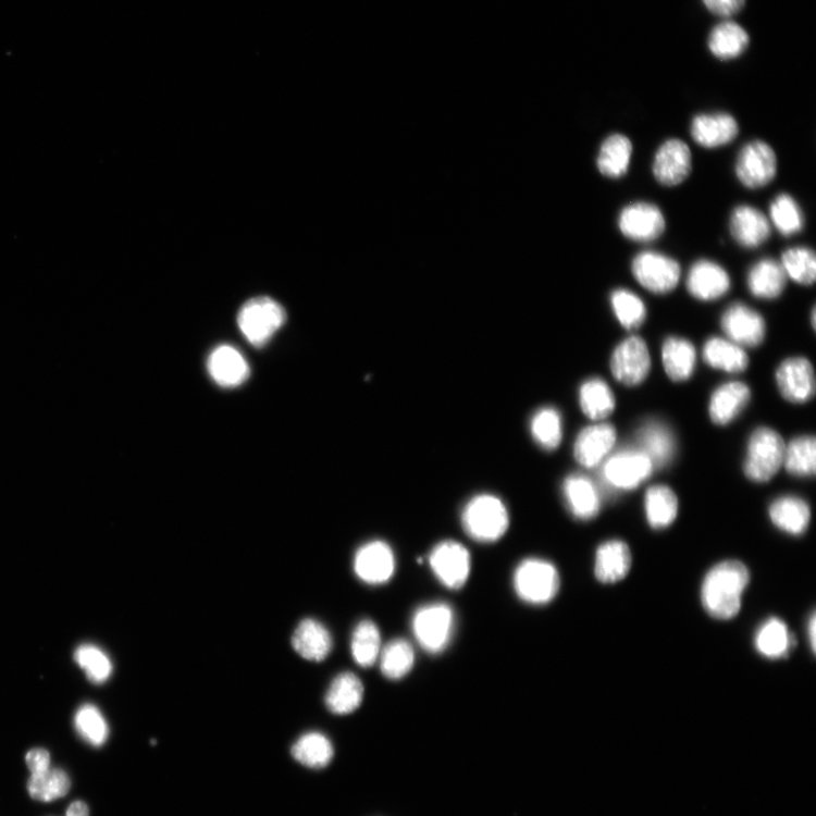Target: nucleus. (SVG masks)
<instances>
[{
  "mask_svg": "<svg viewBox=\"0 0 816 816\" xmlns=\"http://www.w3.org/2000/svg\"><path fill=\"white\" fill-rule=\"evenodd\" d=\"M749 582L750 574L744 564L729 560L717 565L707 573L702 585L705 610L717 619L737 617Z\"/></svg>",
  "mask_w": 816,
  "mask_h": 816,
  "instance_id": "1",
  "label": "nucleus"
},
{
  "mask_svg": "<svg viewBox=\"0 0 816 816\" xmlns=\"http://www.w3.org/2000/svg\"><path fill=\"white\" fill-rule=\"evenodd\" d=\"M461 523L473 540L493 543L506 534L509 528V514L500 498L482 494L467 504L461 514Z\"/></svg>",
  "mask_w": 816,
  "mask_h": 816,
  "instance_id": "2",
  "label": "nucleus"
},
{
  "mask_svg": "<svg viewBox=\"0 0 816 816\" xmlns=\"http://www.w3.org/2000/svg\"><path fill=\"white\" fill-rule=\"evenodd\" d=\"M559 588L558 570L547 560L529 558L515 570V592L529 605L543 606L552 603Z\"/></svg>",
  "mask_w": 816,
  "mask_h": 816,
  "instance_id": "3",
  "label": "nucleus"
},
{
  "mask_svg": "<svg viewBox=\"0 0 816 816\" xmlns=\"http://www.w3.org/2000/svg\"><path fill=\"white\" fill-rule=\"evenodd\" d=\"M286 321L284 308L270 297L261 296L245 304L237 316L243 336L256 347L264 346Z\"/></svg>",
  "mask_w": 816,
  "mask_h": 816,
  "instance_id": "4",
  "label": "nucleus"
},
{
  "mask_svg": "<svg viewBox=\"0 0 816 816\" xmlns=\"http://www.w3.org/2000/svg\"><path fill=\"white\" fill-rule=\"evenodd\" d=\"M786 445L781 435L769 428H758L749 442L745 474L754 482H768L783 465Z\"/></svg>",
  "mask_w": 816,
  "mask_h": 816,
  "instance_id": "5",
  "label": "nucleus"
},
{
  "mask_svg": "<svg viewBox=\"0 0 816 816\" xmlns=\"http://www.w3.org/2000/svg\"><path fill=\"white\" fill-rule=\"evenodd\" d=\"M455 615L453 609L443 603L420 607L412 618V631L420 646L438 655L450 643L454 634Z\"/></svg>",
  "mask_w": 816,
  "mask_h": 816,
  "instance_id": "6",
  "label": "nucleus"
},
{
  "mask_svg": "<svg viewBox=\"0 0 816 816\" xmlns=\"http://www.w3.org/2000/svg\"><path fill=\"white\" fill-rule=\"evenodd\" d=\"M737 176L750 189H757L770 184L778 171L775 150L765 141L754 140L746 144L737 159Z\"/></svg>",
  "mask_w": 816,
  "mask_h": 816,
  "instance_id": "7",
  "label": "nucleus"
},
{
  "mask_svg": "<svg viewBox=\"0 0 816 816\" xmlns=\"http://www.w3.org/2000/svg\"><path fill=\"white\" fill-rule=\"evenodd\" d=\"M429 564L435 578L450 590L465 586L471 574L469 551L453 540L438 543L430 553Z\"/></svg>",
  "mask_w": 816,
  "mask_h": 816,
  "instance_id": "8",
  "label": "nucleus"
},
{
  "mask_svg": "<svg viewBox=\"0 0 816 816\" xmlns=\"http://www.w3.org/2000/svg\"><path fill=\"white\" fill-rule=\"evenodd\" d=\"M632 272L645 289L660 295L672 292L680 280L679 263L655 251H644L638 255L632 262Z\"/></svg>",
  "mask_w": 816,
  "mask_h": 816,
  "instance_id": "9",
  "label": "nucleus"
},
{
  "mask_svg": "<svg viewBox=\"0 0 816 816\" xmlns=\"http://www.w3.org/2000/svg\"><path fill=\"white\" fill-rule=\"evenodd\" d=\"M621 234L639 243L658 239L666 230L663 211L650 202H634L626 206L618 218Z\"/></svg>",
  "mask_w": 816,
  "mask_h": 816,
  "instance_id": "10",
  "label": "nucleus"
},
{
  "mask_svg": "<svg viewBox=\"0 0 816 816\" xmlns=\"http://www.w3.org/2000/svg\"><path fill=\"white\" fill-rule=\"evenodd\" d=\"M610 367L622 385L633 387L643 383L651 368L645 342L638 336L621 342L613 353Z\"/></svg>",
  "mask_w": 816,
  "mask_h": 816,
  "instance_id": "11",
  "label": "nucleus"
},
{
  "mask_svg": "<svg viewBox=\"0 0 816 816\" xmlns=\"http://www.w3.org/2000/svg\"><path fill=\"white\" fill-rule=\"evenodd\" d=\"M396 559L388 543L371 541L357 552L354 558V571L369 585H381L390 582L395 574Z\"/></svg>",
  "mask_w": 816,
  "mask_h": 816,
  "instance_id": "12",
  "label": "nucleus"
},
{
  "mask_svg": "<svg viewBox=\"0 0 816 816\" xmlns=\"http://www.w3.org/2000/svg\"><path fill=\"white\" fill-rule=\"evenodd\" d=\"M650 458L641 450H625L611 456L604 466L605 481L619 490H632L643 483L652 473Z\"/></svg>",
  "mask_w": 816,
  "mask_h": 816,
  "instance_id": "13",
  "label": "nucleus"
},
{
  "mask_svg": "<svg viewBox=\"0 0 816 816\" xmlns=\"http://www.w3.org/2000/svg\"><path fill=\"white\" fill-rule=\"evenodd\" d=\"M692 172V152L679 139H669L658 149L653 160V175L658 183L672 187L687 181Z\"/></svg>",
  "mask_w": 816,
  "mask_h": 816,
  "instance_id": "14",
  "label": "nucleus"
},
{
  "mask_svg": "<svg viewBox=\"0 0 816 816\" xmlns=\"http://www.w3.org/2000/svg\"><path fill=\"white\" fill-rule=\"evenodd\" d=\"M721 326L728 338L741 347H756L766 337L764 317L743 304H733L725 311Z\"/></svg>",
  "mask_w": 816,
  "mask_h": 816,
  "instance_id": "15",
  "label": "nucleus"
},
{
  "mask_svg": "<svg viewBox=\"0 0 816 816\" xmlns=\"http://www.w3.org/2000/svg\"><path fill=\"white\" fill-rule=\"evenodd\" d=\"M777 384L784 399L801 404L815 394V375L811 362L804 358L788 359L777 370Z\"/></svg>",
  "mask_w": 816,
  "mask_h": 816,
  "instance_id": "16",
  "label": "nucleus"
},
{
  "mask_svg": "<svg viewBox=\"0 0 816 816\" xmlns=\"http://www.w3.org/2000/svg\"><path fill=\"white\" fill-rule=\"evenodd\" d=\"M729 228L732 238L745 249L761 247L771 235V225L765 213L746 205L732 210Z\"/></svg>",
  "mask_w": 816,
  "mask_h": 816,
  "instance_id": "17",
  "label": "nucleus"
},
{
  "mask_svg": "<svg viewBox=\"0 0 816 816\" xmlns=\"http://www.w3.org/2000/svg\"><path fill=\"white\" fill-rule=\"evenodd\" d=\"M687 285L690 294L700 301H715L728 293L730 277L719 263L701 259L691 267Z\"/></svg>",
  "mask_w": 816,
  "mask_h": 816,
  "instance_id": "18",
  "label": "nucleus"
},
{
  "mask_svg": "<svg viewBox=\"0 0 816 816\" xmlns=\"http://www.w3.org/2000/svg\"><path fill=\"white\" fill-rule=\"evenodd\" d=\"M740 126L728 113L698 114L691 124L693 140L706 149H716L738 138Z\"/></svg>",
  "mask_w": 816,
  "mask_h": 816,
  "instance_id": "19",
  "label": "nucleus"
},
{
  "mask_svg": "<svg viewBox=\"0 0 816 816\" xmlns=\"http://www.w3.org/2000/svg\"><path fill=\"white\" fill-rule=\"evenodd\" d=\"M208 371L214 383L224 388L238 387L250 376L247 359L231 345L218 346L211 351Z\"/></svg>",
  "mask_w": 816,
  "mask_h": 816,
  "instance_id": "20",
  "label": "nucleus"
},
{
  "mask_svg": "<svg viewBox=\"0 0 816 816\" xmlns=\"http://www.w3.org/2000/svg\"><path fill=\"white\" fill-rule=\"evenodd\" d=\"M616 443V430L611 424L588 426L578 435L574 456L580 465L593 469L608 456Z\"/></svg>",
  "mask_w": 816,
  "mask_h": 816,
  "instance_id": "21",
  "label": "nucleus"
},
{
  "mask_svg": "<svg viewBox=\"0 0 816 816\" xmlns=\"http://www.w3.org/2000/svg\"><path fill=\"white\" fill-rule=\"evenodd\" d=\"M292 644L297 655L314 663L323 662L333 648V639L329 630L314 619H305L298 623Z\"/></svg>",
  "mask_w": 816,
  "mask_h": 816,
  "instance_id": "22",
  "label": "nucleus"
},
{
  "mask_svg": "<svg viewBox=\"0 0 816 816\" xmlns=\"http://www.w3.org/2000/svg\"><path fill=\"white\" fill-rule=\"evenodd\" d=\"M562 492L568 508L577 519L589 521L601 511V494L589 478L569 475L564 482Z\"/></svg>",
  "mask_w": 816,
  "mask_h": 816,
  "instance_id": "23",
  "label": "nucleus"
},
{
  "mask_svg": "<svg viewBox=\"0 0 816 816\" xmlns=\"http://www.w3.org/2000/svg\"><path fill=\"white\" fill-rule=\"evenodd\" d=\"M640 450L645 454L653 468H665L672 460L676 450L671 430L659 421L646 422L638 432Z\"/></svg>",
  "mask_w": 816,
  "mask_h": 816,
  "instance_id": "24",
  "label": "nucleus"
},
{
  "mask_svg": "<svg viewBox=\"0 0 816 816\" xmlns=\"http://www.w3.org/2000/svg\"><path fill=\"white\" fill-rule=\"evenodd\" d=\"M632 566L631 551L622 541L602 544L596 552L595 576L603 583H616L628 577Z\"/></svg>",
  "mask_w": 816,
  "mask_h": 816,
  "instance_id": "25",
  "label": "nucleus"
},
{
  "mask_svg": "<svg viewBox=\"0 0 816 816\" xmlns=\"http://www.w3.org/2000/svg\"><path fill=\"white\" fill-rule=\"evenodd\" d=\"M633 153L628 136L615 133L603 143L596 158V168L604 176L618 180L628 174Z\"/></svg>",
  "mask_w": 816,
  "mask_h": 816,
  "instance_id": "26",
  "label": "nucleus"
},
{
  "mask_svg": "<svg viewBox=\"0 0 816 816\" xmlns=\"http://www.w3.org/2000/svg\"><path fill=\"white\" fill-rule=\"evenodd\" d=\"M751 399L750 388L739 381L719 387L713 395L709 412L715 424L727 425L737 419Z\"/></svg>",
  "mask_w": 816,
  "mask_h": 816,
  "instance_id": "27",
  "label": "nucleus"
},
{
  "mask_svg": "<svg viewBox=\"0 0 816 816\" xmlns=\"http://www.w3.org/2000/svg\"><path fill=\"white\" fill-rule=\"evenodd\" d=\"M714 57L720 61L737 60L750 46V36L742 25L731 20L717 24L707 39Z\"/></svg>",
  "mask_w": 816,
  "mask_h": 816,
  "instance_id": "28",
  "label": "nucleus"
},
{
  "mask_svg": "<svg viewBox=\"0 0 816 816\" xmlns=\"http://www.w3.org/2000/svg\"><path fill=\"white\" fill-rule=\"evenodd\" d=\"M364 688L357 675L343 672L338 675L326 692L325 705L338 716L349 715L359 709L363 702Z\"/></svg>",
  "mask_w": 816,
  "mask_h": 816,
  "instance_id": "29",
  "label": "nucleus"
},
{
  "mask_svg": "<svg viewBox=\"0 0 816 816\" xmlns=\"http://www.w3.org/2000/svg\"><path fill=\"white\" fill-rule=\"evenodd\" d=\"M787 275L780 262L771 258L757 261L749 271L747 286L757 298L775 299L784 290Z\"/></svg>",
  "mask_w": 816,
  "mask_h": 816,
  "instance_id": "30",
  "label": "nucleus"
},
{
  "mask_svg": "<svg viewBox=\"0 0 816 816\" xmlns=\"http://www.w3.org/2000/svg\"><path fill=\"white\" fill-rule=\"evenodd\" d=\"M703 358L710 367L731 373L743 372L749 367V357L743 347L718 337L706 342Z\"/></svg>",
  "mask_w": 816,
  "mask_h": 816,
  "instance_id": "31",
  "label": "nucleus"
},
{
  "mask_svg": "<svg viewBox=\"0 0 816 816\" xmlns=\"http://www.w3.org/2000/svg\"><path fill=\"white\" fill-rule=\"evenodd\" d=\"M663 362L671 380L676 383L687 381L695 369L696 350L689 341L670 337L664 344Z\"/></svg>",
  "mask_w": 816,
  "mask_h": 816,
  "instance_id": "32",
  "label": "nucleus"
},
{
  "mask_svg": "<svg viewBox=\"0 0 816 816\" xmlns=\"http://www.w3.org/2000/svg\"><path fill=\"white\" fill-rule=\"evenodd\" d=\"M770 517L780 530L800 535L804 533L809 524L811 511L808 505L792 496L781 497L770 507Z\"/></svg>",
  "mask_w": 816,
  "mask_h": 816,
  "instance_id": "33",
  "label": "nucleus"
},
{
  "mask_svg": "<svg viewBox=\"0 0 816 816\" xmlns=\"http://www.w3.org/2000/svg\"><path fill=\"white\" fill-rule=\"evenodd\" d=\"M580 404L584 415L595 421L611 416L616 406L610 387L598 378L590 379L582 385Z\"/></svg>",
  "mask_w": 816,
  "mask_h": 816,
  "instance_id": "34",
  "label": "nucleus"
},
{
  "mask_svg": "<svg viewBox=\"0 0 816 816\" xmlns=\"http://www.w3.org/2000/svg\"><path fill=\"white\" fill-rule=\"evenodd\" d=\"M645 509L650 526L653 529H665L676 520L678 500L670 487L655 485L647 490Z\"/></svg>",
  "mask_w": 816,
  "mask_h": 816,
  "instance_id": "35",
  "label": "nucleus"
},
{
  "mask_svg": "<svg viewBox=\"0 0 816 816\" xmlns=\"http://www.w3.org/2000/svg\"><path fill=\"white\" fill-rule=\"evenodd\" d=\"M383 675L391 680H399L410 672L416 663L412 644L404 639H396L381 650L379 660Z\"/></svg>",
  "mask_w": 816,
  "mask_h": 816,
  "instance_id": "36",
  "label": "nucleus"
},
{
  "mask_svg": "<svg viewBox=\"0 0 816 816\" xmlns=\"http://www.w3.org/2000/svg\"><path fill=\"white\" fill-rule=\"evenodd\" d=\"M292 754L299 764L312 769H321L330 765L334 756V747L322 733L309 732L294 744Z\"/></svg>",
  "mask_w": 816,
  "mask_h": 816,
  "instance_id": "37",
  "label": "nucleus"
},
{
  "mask_svg": "<svg viewBox=\"0 0 816 816\" xmlns=\"http://www.w3.org/2000/svg\"><path fill=\"white\" fill-rule=\"evenodd\" d=\"M353 659L362 667H372L380 657L381 635L378 626L371 620H362L354 630L350 642Z\"/></svg>",
  "mask_w": 816,
  "mask_h": 816,
  "instance_id": "38",
  "label": "nucleus"
},
{
  "mask_svg": "<svg viewBox=\"0 0 816 816\" xmlns=\"http://www.w3.org/2000/svg\"><path fill=\"white\" fill-rule=\"evenodd\" d=\"M792 644V636L789 634L787 626L777 618L765 622L755 639V645L761 655L770 659L786 656Z\"/></svg>",
  "mask_w": 816,
  "mask_h": 816,
  "instance_id": "39",
  "label": "nucleus"
},
{
  "mask_svg": "<svg viewBox=\"0 0 816 816\" xmlns=\"http://www.w3.org/2000/svg\"><path fill=\"white\" fill-rule=\"evenodd\" d=\"M27 789L34 800L52 802L69 794L71 779L64 770L49 768L46 771L33 774Z\"/></svg>",
  "mask_w": 816,
  "mask_h": 816,
  "instance_id": "40",
  "label": "nucleus"
},
{
  "mask_svg": "<svg viewBox=\"0 0 816 816\" xmlns=\"http://www.w3.org/2000/svg\"><path fill=\"white\" fill-rule=\"evenodd\" d=\"M530 429L535 443L543 449L555 450L561 443V417L554 407H543L536 411Z\"/></svg>",
  "mask_w": 816,
  "mask_h": 816,
  "instance_id": "41",
  "label": "nucleus"
},
{
  "mask_svg": "<svg viewBox=\"0 0 816 816\" xmlns=\"http://www.w3.org/2000/svg\"><path fill=\"white\" fill-rule=\"evenodd\" d=\"M786 470L796 477H812L816 470V443L814 437L794 440L784 449Z\"/></svg>",
  "mask_w": 816,
  "mask_h": 816,
  "instance_id": "42",
  "label": "nucleus"
},
{
  "mask_svg": "<svg viewBox=\"0 0 816 816\" xmlns=\"http://www.w3.org/2000/svg\"><path fill=\"white\" fill-rule=\"evenodd\" d=\"M774 226L786 237L799 234L804 228V214L796 200L789 195H779L770 206Z\"/></svg>",
  "mask_w": 816,
  "mask_h": 816,
  "instance_id": "43",
  "label": "nucleus"
},
{
  "mask_svg": "<svg viewBox=\"0 0 816 816\" xmlns=\"http://www.w3.org/2000/svg\"><path fill=\"white\" fill-rule=\"evenodd\" d=\"M781 265L788 277L795 283L809 286L816 277V258L813 250L799 247L786 250L781 256Z\"/></svg>",
  "mask_w": 816,
  "mask_h": 816,
  "instance_id": "44",
  "label": "nucleus"
},
{
  "mask_svg": "<svg viewBox=\"0 0 816 816\" xmlns=\"http://www.w3.org/2000/svg\"><path fill=\"white\" fill-rule=\"evenodd\" d=\"M613 310L626 330H635L646 318L642 299L629 289L618 288L610 296Z\"/></svg>",
  "mask_w": 816,
  "mask_h": 816,
  "instance_id": "45",
  "label": "nucleus"
},
{
  "mask_svg": "<svg viewBox=\"0 0 816 816\" xmlns=\"http://www.w3.org/2000/svg\"><path fill=\"white\" fill-rule=\"evenodd\" d=\"M74 659L82 670H85L92 683L102 684L111 677L113 664L106 653L92 644H84L76 648Z\"/></svg>",
  "mask_w": 816,
  "mask_h": 816,
  "instance_id": "46",
  "label": "nucleus"
},
{
  "mask_svg": "<svg viewBox=\"0 0 816 816\" xmlns=\"http://www.w3.org/2000/svg\"><path fill=\"white\" fill-rule=\"evenodd\" d=\"M74 724L81 738L89 744L101 746L106 743L109 734L108 725L95 705H82L75 715Z\"/></svg>",
  "mask_w": 816,
  "mask_h": 816,
  "instance_id": "47",
  "label": "nucleus"
},
{
  "mask_svg": "<svg viewBox=\"0 0 816 816\" xmlns=\"http://www.w3.org/2000/svg\"><path fill=\"white\" fill-rule=\"evenodd\" d=\"M702 2L707 11L716 16L729 18L744 9L746 0H702Z\"/></svg>",
  "mask_w": 816,
  "mask_h": 816,
  "instance_id": "48",
  "label": "nucleus"
},
{
  "mask_svg": "<svg viewBox=\"0 0 816 816\" xmlns=\"http://www.w3.org/2000/svg\"><path fill=\"white\" fill-rule=\"evenodd\" d=\"M26 765L33 774L46 771L50 768V754L44 749H35L26 754Z\"/></svg>",
  "mask_w": 816,
  "mask_h": 816,
  "instance_id": "49",
  "label": "nucleus"
},
{
  "mask_svg": "<svg viewBox=\"0 0 816 816\" xmlns=\"http://www.w3.org/2000/svg\"><path fill=\"white\" fill-rule=\"evenodd\" d=\"M66 816H90V809L85 802H74L70 805Z\"/></svg>",
  "mask_w": 816,
  "mask_h": 816,
  "instance_id": "50",
  "label": "nucleus"
},
{
  "mask_svg": "<svg viewBox=\"0 0 816 816\" xmlns=\"http://www.w3.org/2000/svg\"><path fill=\"white\" fill-rule=\"evenodd\" d=\"M815 629H816L815 616H812V619L809 621V638H811V645H812L813 651L815 650Z\"/></svg>",
  "mask_w": 816,
  "mask_h": 816,
  "instance_id": "51",
  "label": "nucleus"
},
{
  "mask_svg": "<svg viewBox=\"0 0 816 816\" xmlns=\"http://www.w3.org/2000/svg\"><path fill=\"white\" fill-rule=\"evenodd\" d=\"M812 325H813V329H815V309H813L812 311Z\"/></svg>",
  "mask_w": 816,
  "mask_h": 816,
  "instance_id": "52",
  "label": "nucleus"
}]
</instances>
